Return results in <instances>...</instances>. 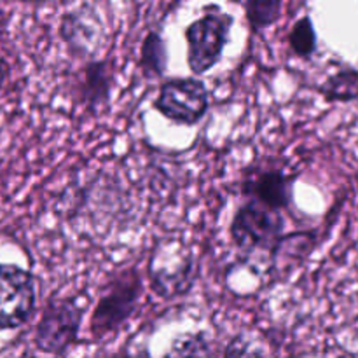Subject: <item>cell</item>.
Masks as SVG:
<instances>
[{"label": "cell", "instance_id": "11", "mask_svg": "<svg viewBox=\"0 0 358 358\" xmlns=\"http://www.w3.org/2000/svg\"><path fill=\"white\" fill-rule=\"evenodd\" d=\"M140 69L147 77H161L166 69V45L157 31H149L140 51Z\"/></svg>", "mask_w": 358, "mask_h": 358}, {"label": "cell", "instance_id": "9", "mask_svg": "<svg viewBox=\"0 0 358 358\" xmlns=\"http://www.w3.org/2000/svg\"><path fill=\"white\" fill-rule=\"evenodd\" d=\"M114 73H112L110 63L93 62L84 70V79L80 84V100L87 107H103L108 101Z\"/></svg>", "mask_w": 358, "mask_h": 358}, {"label": "cell", "instance_id": "5", "mask_svg": "<svg viewBox=\"0 0 358 358\" xmlns=\"http://www.w3.org/2000/svg\"><path fill=\"white\" fill-rule=\"evenodd\" d=\"M208 90L192 77L170 79L161 86L154 107L178 124H196L208 110Z\"/></svg>", "mask_w": 358, "mask_h": 358}, {"label": "cell", "instance_id": "13", "mask_svg": "<svg viewBox=\"0 0 358 358\" xmlns=\"http://www.w3.org/2000/svg\"><path fill=\"white\" fill-rule=\"evenodd\" d=\"M283 0H245L248 23L254 30L271 27L282 14Z\"/></svg>", "mask_w": 358, "mask_h": 358}, {"label": "cell", "instance_id": "7", "mask_svg": "<svg viewBox=\"0 0 358 358\" xmlns=\"http://www.w3.org/2000/svg\"><path fill=\"white\" fill-rule=\"evenodd\" d=\"M296 177L283 173L278 168L259 170L243 182V194L271 208L283 210L292 205Z\"/></svg>", "mask_w": 358, "mask_h": 358}, {"label": "cell", "instance_id": "1", "mask_svg": "<svg viewBox=\"0 0 358 358\" xmlns=\"http://www.w3.org/2000/svg\"><path fill=\"white\" fill-rule=\"evenodd\" d=\"M142 292L143 285L138 269L129 268L117 273L108 282L98 299L93 317H91V336L101 339L119 331L121 325H124L135 313Z\"/></svg>", "mask_w": 358, "mask_h": 358}, {"label": "cell", "instance_id": "3", "mask_svg": "<svg viewBox=\"0 0 358 358\" xmlns=\"http://www.w3.org/2000/svg\"><path fill=\"white\" fill-rule=\"evenodd\" d=\"M233 17L220 10H208L185 30L187 63L194 73H205L219 63L229 38Z\"/></svg>", "mask_w": 358, "mask_h": 358}, {"label": "cell", "instance_id": "12", "mask_svg": "<svg viewBox=\"0 0 358 358\" xmlns=\"http://www.w3.org/2000/svg\"><path fill=\"white\" fill-rule=\"evenodd\" d=\"M290 49L299 58H310L317 51V31L310 16H303L294 23L289 34Z\"/></svg>", "mask_w": 358, "mask_h": 358}, {"label": "cell", "instance_id": "8", "mask_svg": "<svg viewBox=\"0 0 358 358\" xmlns=\"http://www.w3.org/2000/svg\"><path fill=\"white\" fill-rule=\"evenodd\" d=\"M62 35L72 51L80 52L83 56H91L96 52L98 45L103 41L100 20L96 13L76 10L63 16Z\"/></svg>", "mask_w": 358, "mask_h": 358}, {"label": "cell", "instance_id": "2", "mask_svg": "<svg viewBox=\"0 0 358 358\" xmlns=\"http://www.w3.org/2000/svg\"><path fill=\"white\" fill-rule=\"evenodd\" d=\"M283 231L285 220L282 210L262 205L252 198L236 210L231 222V238L234 245L248 254L255 250L273 252L283 238Z\"/></svg>", "mask_w": 358, "mask_h": 358}, {"label": "cell", "instance_id": "4", "mask_svg": "<svg viewBox=\"0 0 358 358\" xmlns=\"http://www.w3.org/2000/svg\"><path fill=\"white\" fill-rule=\"evenodd\" d=\"M83 308L76 299H51L35 331V346L48 355H63L77 341Z\"/></svg>", "mask_w": 358, "mask_h": 358}, {"label": "cell", "instance_id": "6", "mask_svg": "<svg viewBox=\"0 0 358 358\" xmlns=\"http://www.w3.org/2000/svg\"><path fill=\"white\" fill-rule=\"evenodd\" d=\"M35 280L27 269L0 264V329H17L35 310Z\"/></svg>", "mask_w": 358, "mask_h": 358}, {"label": "cell", "instance_id": "14", "mask_svg": "<svg viewBox=\"0 0 358 358\" xmlns=\"http://www.w3.org/2000/svg\"><path fill=\"white\" fill-rule=\"evenodd\" d=\"M355 180H357V185H358V170H357V173H355Z\"/></svg>", "mask_w": 358, "mask_h": 358}, {"label": "cell", "instance_id": "10", "mask_svg": "<svg viewBox=\"0 0 358 358\" xmlns=\"http://www.w3.org/2000/svg\"><path fill=\"white\" fill-rule=\"evenodd\" d=\"M329 103H350L358 100V69H341L320 86Z\"/></svg>", "mask_w": 358, "mask_h": 358}]
</instances>
